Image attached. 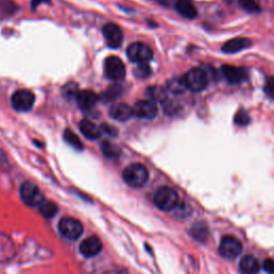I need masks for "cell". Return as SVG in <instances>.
Wrapping results in <instances>:
<instances>
[{
  "mask_svg": "<svg viewBox=\"0 0 274 274\" xmlns=\"http://www.w3.org/2000/svg\"><path fill=\"white\" fill-rule=\"evenodd\" d=\"M101 149H102V153L104 154V156L109 160L118 159V156L120 155V149L116 145H114L113 142L107 141V140L102 142Z\"/></svg>",
  "mask_w": 274,
  "mask_h": 274,
  "instance_id": "obj_21",
  "label": "cell"
},
{
  "mask_svg": "<svg viewBox=\"0 0 274 274\" xmlns=\"http://www.w3.org/2000/svg\"><path fill=\"white\" fill-rule=\"evenodd\" d=\"M242 252V243L236 237L224 236L222 238L218 245V253L225 259H234L237 258Z\"/></svg>",
  "mask_w": 274,
  "mask_h": 274,
  "instance_id": "obj_6",
  "label": "cell"
},
{
  "mask_svg": "<svg viewBox=\"0 0 274 274\" xmlns=\"http://www.w3.org/2000/svg\"><path fill=\"white\" fill-rule=\"evenodd\" d=\"M134 73L138 78H147L151 75V68L148 63H138Z\"/></svg>",
  "mask_w": 274,
  "mask_h": 274,
  "instance_id": "obj_30",
  "label": "cell"
},
{
  "mask_svg": "<svg viewBox=\"0 0 274 274\" xmlns=\"http://www.w3.org/2000/svg\"><path fill=\"white\" fill-rule=\"evenodd\" d=\"M259 270V262L254 256L245 255L241 258L239 264V271L241 274H257Z\"/></svg>",
  "mask_w": 274,
  "mask_h": 274,
  "instance_id": "obj_17",
  "label": "cell"
},
{
  "mask_svg": "<svg viewBox=\"0 0 274 274\" xmlns=\"http://www.w3.org/2000/svg\"><path fill=\"white\" fill-rule=\"evenodd\" d=\"M241 8L249 13H258L260 7L256 0H239Z\"/></svg>",
  "mask_w": 274,
  "mask_h": 274,
  "instance_id": "obj_28",
  "label": "cell"
},
{
  "mask_svg": "<svg viewBox=\"0 0 274 274\" xmlns=\"http://www.w3.org/2000/svg\"><path fill=\"white\" fill-rule=\"evenodd\" d=\"M35 98L30 90H17L12 96V106L17 112H28L32 108Z\"/></svg>",
  "mask_w": 274,
  "mask_h": 274,
  "instance_id": "obj_9",
  "label": "cell"
},
{
  "mask_svg": "<svg viewBox=\"0 0 274 274\" xmlns=\"http://www.w3.org/2000/svg\"><path fill=\"white\" fill-rule=\"evenodd\" d=\"M133 112L134 115L140 119L152 120L158 115V106L150 100H141L135 104Z\"/></svg>",
  "mask_w": 274,
  "mask_h": 274,
  "instance_id": "obj_10",
  "label": "cell"
},
{
  "mask_svg": "<svg viewBox=\"0 0 274 274\" xmlns=\"http://www.w3.org/2000/svg\"><path fill=\"white\" fill-rule=\"evenodd\" d=\"M63 139L66 140V142H68L71 147L75 148L76 150L84 149V145H83L82 140L80 139V137H78L73 131H71V130L69 129H67L66 131L63 132Z\"/></svg>",
  "mask_w": 274,
  "mask_h": 274,
  "instance_id": "obj_23",
  "label": "cell"
},
{
  "mask_svg": "<svg viewBox=\"0 0 274 274\" xmlns=\"http://www.w3.org/2000/svg\"><path fill=\"white\" fill-rule=\"evenodd\" d=\"M58 231L63 238L75 241L81 238L84 231V227L78 220L71 216H64L59 221Z\"/></svg>",
  "mask_w": 274,
  "mask_h": 274,
  "instance_id": "obj_3",
  "label": "cell"
},
{
  "mask_svg": "<svg viewBox=\"0 0 274 274\" xmlns=\"http://www.w3.org/2000/svg\"><path fill=\"white\" fill-rule=\"evenodd\" d=\"M122 178L127 186L138 189L142 188L147 184L149 179V173L145 166L139 163H135L129 165L124 169L122 173Z\"/></svg>",
  "mask_w": 274,
  "mask_h": 274,
  "instance_id": "obj_1",
  "label": "cell"
},
{
  "mask_svg": "<svg viewBox=\"0 0 274 274\" xmlns=\"http://www.w3.org/2000/svg\"><path fill=\"white\" fill-rule=\"evenodd\" d=\"M146 96L148 99L154 103H163L167 100L166 90L161 86H151L146 89Z\"/></svg>",
  "mask_w": 274,
  "mask_h": 274,
  "instance_id": "obj_20",
  "label": "cell"
},
{
  "mask_svg": "<svg viewBox=\"0 0 274 274\" xmlns=\"http://www.w3.org/2000/svg\"><path fill=\"white\" fill-rule=\"evenodd\" d=\"M5 162H6V156L2 151H0V165H3Z\"/></svg>",
  "mask_w": 274,
  "mask_h": 274,
  "instance_id": "obj_35",
  "label": "cell"
},
{
  "mask_svg": "<svg viewBox=\"0 0 274 274\" xmlns=\"http://www.w3.org/2000/svg\"><path fill=\"white\" fill-rule=\"evenodd\" d=\"M104 73L112 81L119 82L125 77V67L123 61L117 56H111L104 61Z\"/></svg>",
  "mask_w": 274,
  "mask_h": 274,
  "instance_id": "obj_7",
  "label": "cell"
},
{
  "mask_svg": "<svg viewBox=\"0 0 274 274\" xmlns=\"http://www.w3.org/2000/svg\"><path fill=\"white\" fill-rule=\"evenodd\" d=\"M126 55L130 60L137 64L148 63L153 57V51L148 45L140 42H136L129 45L126 49Z\"/></svg>",
  "mask_w": 274,
  "mask_h": 274,
  "instance_id": "obj_8",
  "label": "cell"
},
{
  "mask_svg": "<svg viewBox=\"0 0 274 274\" xmlns=\"http://www.w3.org/2000/svg\"><path fill=\"white\" fill-rule=\"evenodd\" d=\"M39 210H40V213L44 217L51 218L58 212V207L56 204L51 202H44L40 207H39Z\"/></svg>",
  "mask_w": 274,
  "mask_h": 274,
  "instance_id": "obj_24",
  "label": "cell"
},
{
  "mask_svg": "<svg viewBox=\"0 0 274 274\" xmlns=\"http://www.w3.org/2000/svg\"><path fill=\"white\" fill-rule=\"evenodd\" d=\"M153 203L162 211H172L178 206V193L172 188L162 187L154 193Z\"/></svg>",
  "mask_w": 274,
  "mask_h": 274,
  "instance_id": "obj_2",
  "label": "cell"
},
{
  "mask_svg": "<svg viewBox=\"0 0 274 274\" xmlns=\"http://www.w3.org/2000/svg\"><path fill=\"white\" fill-rule=\"evenodd\" d=\"M121 94H122V87L119 85H113L103 94L102 99L104 102H111L116 100L117 98H119Z\"/></svg>",
  "mask_w": 274,
  "mask_h": 274,
  "instance_id": "obj_26",
  "label": "cell"
},
{
  "mask_svg": "<svg viewBox=\"0 0 274 274\" xmlns=\"http://www.w3.org/2000/svg\"><path fill=\"white\" fill-rule=\"evenodd\" d=\"M101 130H102V131L104 133L109 135V136H117V132H118V131H117V129L115 126L109 125V124H106V123H103Z\"/></svg>",
  "mask_w": 274,
  "mask_h": 274,
  "instance_id": "obj_33",
  "label": "cell"
},
{
  "mask_svg": "<svg viewBox=\"0 0 274 274\" xmlns=\"http://www.w3.org/2000/svg\"><path fill=\"white\" fill-rule=\"evenodd\" d=\"M175 8L180 15L188 20H194L197 16L196 8L189 0H177Z\"/></svg>",
  "mask_w": 274,
  "mask_h": 274,
  "instance_id": "obj_18",
  "label": "cell"
},
{
  "mask_svg": "<svg viewBox=\"0 0 274 274\" xmlns=\"http://www.w3.org/2000/svg\"><path fill=\"white\" fill-rule=\"evenodd\" d=\"M80 130L82 134L91 140H96L101 135V130L93 122L88 119H84L80 122Z\"/></svg>",
  "mask_w": 274,
  "mask_h": 274,
  "instance_id": "obj_19",
  "label": "cell"
},
{
  "mask_svg": "<svg viewBox=\"0 0 274 274\" xmlns=\"http://www.w3.org/2000/svg\"><path fill=\"white\" fill-rule=\"evenodd\" d=\"M100 98L99 96L91 90H83L78 93V96L76 98L78 106H80L84 111H89L97 105Z\"/></svg>",
  "mask_w": 274,
  "mask_h": 274,
  "instance_id": "obj_15",
  "label": "cell"
},
{
  "mask_svg": "<svg viewBox=\"0 0 274 274\" xmlns=\"http://www.w3.org/2000/svg\"><path fill=\"white\" fill-rule=\"evenodd\" d=\"M62 90H63V96L66 97L68 100H72V99L76 100L78 93H80V90H78V86L73 82L64 86Z\"/></svg>",
  "mask_w": 274,
  "mask_h": 274,
  "instance_id": "obj_27",
  "label": "cell"
},
{
  "mask_svg": "<svg viewBox=\"0 0 274 274\" xmlns=\"http://www.w3.org/2000/svg\"><path fill=\"white\" fill-rule=\"evenodd\" d=\"M265 94L271 98L274 99V77H269L266 84H265Z\"/></svg>",
  "mask_w": 274,
  "mask_h": 274,
  "instance_id": "obj_31",
  "label": "cell"
},
{
  "mask_svg": "<svg viewBox=\"0 0 274 274\" xmlns=\"http://www.w3.org/2000/svg\"><path fill=\"white\" fill-rule=\"evenodd\" d=\"M187 86L184 78H172L167 82V90L174 95H182L186 91Z\"/></svg>",
  "mask_w": 274,
  "mask_h": 274,
  "instance_id": "obj_22",
  "label": "cell"
},
{
  "mask_svg": "<svg viewBox=\"0 0 274 274\" xmlns=\"http://www.w3.org/2000/svg\"><path fill=\"white\" fill-rule=\"evenodd\" d=\"M20 194L22 200L29 207H40L45 202L41 190L31 182H24Z\"/></svg>",
  "mask_w": 274,
  "mask_h": 274,
  "instance_id": "obj_5",
  "label": "cell"
},
{
  "mask_svg": "<svg viewBox=\"0 0 274 274\" xmlns=\"http://www.w3.org/2000/svg\"><path fill=\"white\" fill-rule=\"evenodd\" d=\"M186 86L193 93H200L208 86V77L205 70L200 68H193L187 72L184 77Z\"/></svg>",
  "mask_w": 274,
  "mask_h": 274,
  "instance_id": "obj_4",
  "label": "cell"
},
{
  "mask_svg": "<svg viewBox=\"0 0 274 274\" xmlns=\"http://www.w3.org/2000/svg\"><path fill=\"white\" fill-rule=\"evenodd\" d=\"M102 249H103L102 241L97 236H91L86 238L80 246L81 253L87 258L97 256L98 254L101 253Z\"/></svg>",
  "mask_w": 274,
  "mask_h": 274,
  "instance_id": "obj_13",
  "label": "cell"
},
{
  "mask_svg": "<svg viewBox=\"0 0 274 274\" xmlns=\"http://www.w3.org/2000/svg\"><path fill=\"white\" fill-rule=\"evenodd\" d=\"M252 45V41L247 38H234L231 40L224 43L222 46V51L225 54H236L239 51L250 48Z\"/></svg>",
  "mask_w": 274,
  "mask_h": 274,
  "instance_id": "obj_14",
  "label": "cell"
},
{
  "mask_svg": "<svg viewBox=\"0 0 274 274\" xmlns=\"http://www.w3.org/2000/svg\"><path fill=\"white\" fill-rule=\"evenodd\" d=\"M191 234L194 239H196L198 241H203L207 239L208 236V228L205 224L203 223H196L194 224L191 228Z\"/></svg>",
  "mask_w": 274,
  "mask_h": 274,
  "instance_id": "obj_25",
  "label": "cell"
},
{
  "mask_svg": "<svg viewBox=\"0 0 274 274\" xmlns=\"http://www.w3.org/2000/svg\"><path fill=\"white\" fill-rule=\"evenodd\" d=\"M222 74H223L225 80L231 84V85H237L243 83L247 78V72L243 68L239 67H233V66H225L222 67Z\"/></svg>",
  "mask_w": 274,
  "mask_h": 274,
  "instance_id": "obj_12",
  "label": "cell"
},
{
  "mask_svg": "<svg viewBox=\"0 0 274 274\" xmlns=\"http://www.w3.org/2000/svg\"><path fill=\"white\" fill-rule=\"evenodd\" d=\"M109 115L113 119L117 121H127L129 119L132 118L134 112L133 108L131 106H129L127 104L118 103L111 107Z\"/></svg>",
  "mask_w": 274,
  "mask_h": 274,
  "instance_id": "obj_16",
  "label": "cell"
},
{
  "mask_svg": "<svg viewBox=\"0 0 274 274\" xmlns=\"http://www.w3.org/2000/svg\"><path fill=\"white\" fill-rule=\"evenodd\" d=\"M42 3L49 4V3H50V0H32V3H31V7H32V9L34 10L36 7L40 6Z\"/></svg>",
  "mask_w": 274,
  "mask_h": 274,
  "instance_id": "obj_34",
  "label": "cell"
},
{
  "mask_svg": "<svg viewBox=\"0 0 274 274\" xmlns=\"http://www.w3.org/2000/svg\"><path fill=\"white\" fill-rule=\"evenodd\" d=\"M103 35L111 48H118L122 44L123 34L116 24L108 23L103 27Z\"/></svg>",
  "mask_w": 274,
  "mask_h": 274,
  "instance_id": "obj_11",
  "label": "cell"
},
{
  "mask_svg": "<svg viewBox=\"0 0 274 274\" xmlns=\"http://www.w3.org/2000/svg\"><path fill=\"white\" fill-rule=\"evenodd\" d=\"M263 269L268 274H274V259H271V258L266 259L263 264Z\"/></svg>",
  "mask_w": 274,
  "mask_h": 274,
  "instance_id": "obj_32",
  "label": "cell"
},
{
  "mask_svg": "<svg viewBox=\"0 0 274 274\" xmlns=\"http://www.w3.org/2000/svg\"><path fill=\"white\" fill-rule=\"evenodd\" d=\"M251 122V118L249 114H247L245 111L243 109H240L236 116H234V123H236L237 125H240V126H244V125H247Z\"/></svg>",
  "mask_w": 274,
  "mask_h": 274,
  "instance_id": "obj_29",
  "label": "cell"
}]
</instances>
